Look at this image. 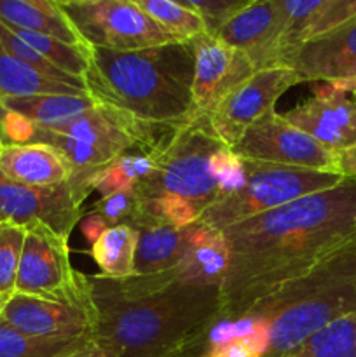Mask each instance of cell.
Wrapping results in <instances>:
<instances>
[{"label":"cell","mask_w":356,"mask_h":357,"mask_svg":"<svg viewBox=\"0 0 356 357\" xmlns=\"http://www.w3.org/2000/svg\"><path fill=\"white\" fill-rule=\"evenodd\" d=\"M230 248L220 323H239L260 300L356 237V181L300 197L222 230Z\"/></svg>","instance_id":"obj_1"},{"label":"cell","mask_w":356,"mask_h":357,"mask_svg":"<svg viewBox=\"0 0 356 357\" xmlns=\"http://www.w3.org/2000/svg\"><path fill=\"white\" fill-rule=\"evenodd\" d=\"M98 321L94 335L115 357L202 354L220 324V288L171 282L143 288L135 279L91 275Z\"/></svg>","instance_id":"obj_2"},{"label":"cell","mask_w":356,"mask_h":357,"mask_svg":"<svg viewBox=\"0 0 356 357\" xmlns=\"http://www.w3.org/2000/svg\"><path fill=\"white\" fill-rule=\"evenodd\" d=\"M84 80L98 100L152 128L177 129L198 117L192 100L191 42L138 51L89 47V70Z\"/></svg>","instance_id":"obj_3"},{"label":"cell","mask_w":356,"mask_h":357,"mask_svg":"<svg viewBox=\"0 0 356 357\" xmlns=\"http://www.w3.org/2000/svg\"><path fill=\"white\" fill-rule=\"evenodd\" d=\"M355 310L356 237L260 300L239 324L264 330V357H288L321 328Z\"/></svg>","instance_id":"obj_4"},{"label":"cell","mask_w":356,"mask_h":357,"mask_svg":"<svg viewBox=\"0 0 356 357\" xmlns=\"http://www.w3.org/2000/svg\"><path fill=\"white\" fill-rule=\"evenodd\" d=\"M227 146L216 136L208 115L173 129L161 150L156 173L135 188L152 222L187 227L222 197L212 171V157Z\"/></svg>","instance_id":"obj_5"},{"label":"cell","mask_w":356,"mask_h":357,"mask_svg":"<svg viewBox=\"0 0 356 357\" xmlns=\"http://www.w3.org/2000/svg\"><path fill=\"white\" fill-rule=\"evenodd\" d=\"M243 181L239 187L209 206L199 222L223 230L314 192L337 187L344 180L341 174L325 171L299 169L246 159H243Z\"/></svg>","instance_id":"obj_6"},{"label":"cell","mask_w":356,"mask_h":357,"mask_svg":"<svg viewBox=\"0 0 356 357\" xmlns=\"http://www.w3.org/2000/svg\"><path fill=\"white\" fill-rule=\"evenodd\" d=\"M0 321L20 333L49 340H73L94 333L98 309L89 275L56 298L13 293L0 314Z\"/></svg>","instance_id":"obj_7"},{"label":"cell","mask_w":356,"mask_h":357,"mask_svg":"<svg viewBox=\"0 0 356 357\" xmlns=\"http://www.w3.org/2000/svg\"><path fill=\"white\" fill-rule=\"evenodd\" d=\"M61 10L89 47L110 51H138L181 42L131 0H96L63 6Z\"/></svg>","instance_id":"obj_8"},{"label":"cell","mask_w":356,"mask_h":357,"mask_svg":"<svg viewBox=\"0 0 356 357\" xmlns=\"http://www.w3.org/2000/svg\"><path fill=\"white\" fill-rule=\"evenodd\" d=\"M232 152L246 160L335 173V153L276 112L248 128Z\"/></svg>","instance_id":"obj_9"},{"label":"cell","mask_w":356,"mask_h":357,"mask_svg":"<svg viewBox=\"0 0 356 357\" xmlns=\"http://www.w3.org/2000/svg\"><path fill=\"white\" fill-rule=\"evenodd\" d=\"M89 194L87 188L73 181L56 187H27L0 173V223L21 227L44 223L54 232L70 237Z\"/></svg>","instance_id":"obj_10"},{"label":"cell","mask_w":356,"mask_h":357,"mask_svg":"<svg viewBox=\"0 0 356 357\" xmlns=\"http://www.w3.org/2000/svg\"><path fill=\"white\" fill-rule=\"evenodd\" d=\"M297 84H300L297 73L290 66L276 65L257 70L208 115L213 131L232 149L244 131L274 112L276 101Z\"/></svg>","instance_id":"obj_11"},{"label":"cell","mask_w":356,"mask_h":357,"mask_svg":"<svg viewBox=\"0 0 356 357\" xmlns=\"http://www.w3.org/2000/svg\"><path fill=\"white\" fill-rule=\"evenodd\" d=\"M24 230L14 293L44 298L65 295L82 278L70 264L68 237L44 223H30Z\"/></svg>","instance_id":"obj_12"},{"label":"cell","mask_w":356,"mask_h":357,"mask_svg":"<svg viewBox=\"0 0 356 357\" xmlns=\"http://www.w3.org/2000/svg\"><path fill=\"white\" fill-rule=\"evenodd\" d=\"M188 42L194 52L192 100L195 114L209 115L223 98L250 79L257 68L244 52L208 31H202Z\"/></svg>","instance_id":"obj_13"},{"label":"cell","mask_w":356,"mask_h":357,"mask_svg":"<svg viewBox=\"0 0 356 357\" xmlns=\"http://www.w3.org/2000/svg\"><path fill=\"white\" fill-rule=\"evenodd\" d=\"M283 65L297 73L299 82H327L349 91L356 82V16L302 40Z\"/></svg>","instance_id":"obj_14"},{"label":"cell","mask_w":356,"mask_h":357,"mask_svg":"<svg viewBox=\"0 0 356 357\" xmlns=\"http://www.w3.org/2000/svg\"><path fill=\"white\" fill-rule=\"evenodd\" d=\"M283 117L334 153L356 145V100L346 87L327 84Z\"/></svg>","instance_id":"obj_15"},{"label":"cell","mask_w":356,"mask_h":357,"mask_svg":"<svg viewBox=\"0 0 356 357\" xmlns=\"http://www.w3.org/2000/svg\"><path fill=\"white\" fill-rule=\"evenodd\" d=\"M215 35L244 52L257 70L279 65V0H255Z\"/></svg>","instance_id":"obj_16"},{"label":"cell","mask_w":356,"mask_h":357,"mask_svg":"<svg viewBox=\"0 0 356 357\" xmlns=\"http://www.w3.org/2000/svg\"><path fill=\"white\" fill-rule=\"evenodd\" d=\"M0 173L27 187H56L73 176L68 160L44 143H0Z\"/></svg>","instance_id":"obj_17"},{"label":"cell","mask_w":356,"mask_h":357,"mask_svg":"<svg viewBox=\"0 0 356 357\" xmlns=\"http://www.w3.org/2000/svg\"><path fill=\"white\" fill-rule=\"evenodd\" d=\"M230 248L222 230L202 222L187 225V246L178 265L180 282L191 286H216L220 288L227 274Z\"/></svg>","instance_id":"obj_18"},{"label":"cell","mask_w":356,"mask_h":357,"mask_svg":"<svg viewBox=\"0 0 356 357\" xmlns=\"http://www.w3.org/2000/svg\"><path fill=\"white\" fill-rule=\"evenodd\" d=\"M135 271L133 275H156L173 271L181 264L187 246V227L150 223L136 230Z\"/></svg>","instance_id":"obj_19"},{"label":"cell","mask_w":356,"mask_h":357,"mask_svg":"<svg viewBox=\"0 0 356 357\" xmlns=\"http://www.w3.org/2000/svg\"><path fill=\"white\" fill-rule=\"evenodd\" d=\"M170 132L157 145L147 146V149L128 150V152L115 157L105 167H101L98 173L91 176V192H100L101 197L115 194V192H131L138 185H142L143 181L149 180L156 173L157 166H159L161 150H163Z\"/></svg>","instance_id":"obj_20"},{"label":"cell","mask_w":356,"mask_h":357,"mask_svg":"<svg viewBox=\"0 0 356 357\" xmlns=\"http://www.w3.org/2000/svg\"><path fill=\"white\" fill-rule=\"evenodd\" d=\"M98 98L91 93L84 94H40L27 98H0V110L13 114L30 124L47 126L82 114L98 103Z\"/></svg>","instance_id":"obj_21"},{"label":"cell","mask_w":356,"mask_h":357,"mask_svg":"<svg viewBox=\"0 0 356 357\" xmlns=\"http://www.w3.org/2000/svg\"><path fill=\"white\" fill-rule=\"evenodd\" d=\"M87 91L52 80L10 54L0 42V98H27L40 94H84Z\"/></svg>","instance_id":"obj_22"},{"label":"cell","mask_w":356,"mask_h":357,"mask_svg":"<svg viewBox=\"0 0 356 357\" xmlns=\"http://www.w3.org/2000/svg\"><path fill=\"white\" fill-rule=\"evenodd\" d=\"M0 23L13 30L51 35L68 44L87 45L65 14H51L24 0H0Z\"/></svg>","instance_id":"obj_23"},{"label":"cell","mask_w":356,"mask_h":357,"mask_svg":"<svg viewBox=\"0 0 356 357\" xmlns=\"http://www.w3.org/2000/svg\"><path fill=\"white\" fill-rule=\"evenodd\" d=\"M138 232L128 225L110 227L93 244L91 257L100 267L101 275L114 281H122L135 271Z\"/></svg>","instance_id":"obj_24"},{"label":"cell","mask_w":356,"mask_h":357,"mask_svg":"<svg viewBox=\"0 0 356 357\" xmlns=\"http://www.w3.org/2000/svg\"><path fill=\"white\" fill-rule=\"evenodd\" d=\"M288 357H356V310L321 328Z\"/></svg>","instance_id":"obj_25"},{"label":"cell","mask_w":356,"mask_h":357,"mask_svg":"<svg viewBox=\"0 0 356 357\" xmlns=\"http://www.w3.org/2000/svg\"><path fill=\"white\" fill-rule=\"evenodd\" d=\"M13 31L20 35L28 45H31L38 54L44 56L49 63H52L61 72L77 77V79L86 77L87 70H89V45L68 44V42L59 40L51 35L35 33V31Z\"/></svg>","instance_id":"obj_26"},{"label":"cell","mask_w":356,"mask_h":357,"mask_svg":"<svg viewBox=\"0 0 356 357\" xmlns=\"http://www.w3.org/2000/svg\"><path fill=\"white\" fill-rule=\"evenodd\" d=\"M131 2L168 33L181 42L192 40L199 33L206 31L202 17L180 2L175 0H131Z\"/></svg>","instance_id":"obj_27"},{"label":"cell","mask_w":356,"mask_h":357,"mask_svg":"<svg viewBox=\"0 0 356 357\" xmlns=\"http://www.w3.org/2000/svg\"><path fill=\"white\" fill-rule=\"evenodd\" d=\"M328 0H279V65L300 44L314 14Z\"/></svg>","instance_id":"obj_28"},{"label":"cell","mask_w":356,"mask_h":357,"mask_svg":"<svg viewBox=\"0 0 356 357\" xmlns=\"http://www.w3.org/2000/svg\"><path fill=\"white\" fill-rule=\"evenodd\" d=\"M91 213L98 216L105 229L117 225H128L131 229L138 230L142 227L150 225L152 220L147 216L143 209L142 199L136 195L135 190L131 192H115V194L103 195L96 204L93 206Z\"/></svg>","instance_id":"obj_29"},{"label":"cell","mask_w":356,"mask_h":357,"mask_svg":"<svg viewBox=\"0 0 356 357\" xmlns=\"http://www.w3.org/2000/svg\"><path fill=\"white\" fill-rule=\"evenodd\" d=\"M0 42H2V45L10 52V54L16 56L17 59L27 63L28 66L35 68L38 73H42V75L49 77V79L52 80H58V82L66 84V86L75 87V89L87 91V93H89L86 80L77 79V77H72L68 75V73L61 72L59 68H56L52 63H49L44 56L38 54L31 45H28L20 35L14 33V31L10 30L9 26H6L3 23H0Z\"/></svg>","instance_id":"obj_30"},{"label":"cell","mask_w":356,"mask_h":357,"mask_svg":"<svg viewBox=\"0 0 356 357\" xmlns=\"http://www.w3.org/2000/svg\"><path fill=\"white\" fill-rule=\"evenodd\" d=\"M24 227L0 223V295L10 296L16 289V275L24 243Z\"/></svg>","instance_id":"obj_31"},{"label":"cell","mask_w":356,"mask_h":357,"mask_svg":"<svg viewBox=\"0 0 356 357\" xmlns=\"http://www.w3.org/2000/svg\"><path fill=\"white\" fill-rule=\"evenodd\" d=\"M70 342L28 337L0 321V357H52Z\"/></svg>","instance_id":"obj_32"},{"label":"cell","mask_w":356,"mask_h":357,"mask_svg":"<svg viewBox=\"0 0 356 357\" xmlns=\"http://www.w3.org/2000/svg\"><path fill=\"white\" fill-rule=\"evenodd\" d=\"M267 351V337L264 330L248 326L244 333L232 335L225 340L209 342L199 357H264Z\"/></svg>","instance_id":"obj_33"},{"label":"cell","mask_w":356,"mask_h":357,"mask_svg":"<svg viewBox=\"0 0 356 357\" xmlns=\"http://www.w3.org/2000/svg\"><path fill=\"white\" fill-rule=\"evenodd\" d=\"M255 0H181L184 6L195 10L206 24V31L215 35L234 14L243 10Z\"/></svg>","instance_id":"obj_34"},{"label":"cell","mask_w":356,"mask_h":357,"mask_svg":"<svg viewBox=\"0 0 356 357\" xmlns=\"http://www.w3.org/2000/svg\"><path fill=\"white\" fill-rule=\"evenodd\" d=\"M356 16V0H328L313 16L302 33V40L325 33ZM300 40V42H302Z\"/></svg>","instance_id":"obj_35"},{"label":"cell","mask_w":356,"mask_h":357,"mask_svg":"<svg viewBox=\"0 0 356 357\" xmlns=\"http://www.w3.org/2000/svg\"><path fill=\"white\" fill-rule=\"evenodd\" d=\"M52 357H115V354L101 338L91 333L72 340Z\"/></svg>","instance_id":"obj_36"},{"label":"cell","mask_w":356,"mask_h":357,"mask_svg":"<svg viewBox=\"0 0 356 357\" xmlns=\"http://www.w3.org/2000/svg\"><path fill=\"white\" fill-rule=\"evenodd\" d=\"M335 173L344 180L356 181V145L335 152Z\"/></svg>","instance_id":"obj_37"},{"label":"cell","mask_w":356,"mask_h":357,"mask_svg":"<svg viewBox=\"0 0 356 357\" xmlns=\"http://www.w3.org/2000/svg\"><path fill=\"white\" fill-rule=\"evenodd\" d=\"M24 2L34 3V6L38 7V9L47 10V13H51V14H58V16L65 14L61 10V7H59L58 3H56V0H24Z\"/></svg>","instance_id":"obj_38"},{"label":"cell","mask_w":356,"mask_h":357,"mask_svg":"<svg viewBox=\"0 0 356 357\" xmlns=\"http://www.w3.org/2000/svg\"><path fill=\"white\" fill-rule=\"evenodd\" d=\"M84 2H96V0H56L59 7L63 6H72V3H84Z\"/></svg>","instance_id":"obj_39"},{"label":"cell","mask_w":356,"mask_h":357,"mask_svg":"<svg viewBox=\"0 0 356 357\" xmlns=\"http://www.w3.org/2000/svg\"><path fill=\"white\" fill-rule=\"evenodd\" d=\"M7 300H9V296H7V295H0V314H2L3 307H6V303H7Z\"/></svg>","instance_id":"obj_40"},{"label":"cell","mask_w":356,"mask_h":357,"mask_svg":"<svg viewBox=\"0 0 356 357\" xmlns=\"http://www.w3.org/2000/svg\"><path fill=\"white\" fill-rule=\"evenodd\" d=\"M349 93H351V94H353V96H355V100H356V82H355V84H353V86H351V87H349Z\"/></svg>","instance_id":"obj_41"},{"label":"cell","mask_w":356,"mask_h":357,"mask_svg":"<svg viewBox=\"0 0 356 357\" xmlns=\"http://www.w3.org/2000/svg\"><path fill=\"white\" fill-rule=\"evenodd\" d=\"M201 354H192V356H187V357H199Z\"/></svg>","instance_id":"obj_42"},{"label":"cell","mask_w":356,"mask_h":357,"mask_svg":"<svg viewBox=\"0 0 356 357\" xmlns=\"http://www.w3.org/2000/svg\"><path fill=\"white\" fill-rule=\"evenodd\" d=\"M175 2H180L181 3V0H175Z\"/></svg>","instance_id":"obj_43"},{"label":"cell","mask_w":356,"mask_h":357,"mask_svg":"<svg viewBox=\"0 0 356 357\" xmlns=\"http://www.w3.org/2000/svg\"><path fill=\"white\" fill-rule=\"evenodd\" d=\"M0 143H2V136H0Z\"/></svg>","instance_id":"obj_44"}]
</instances>
